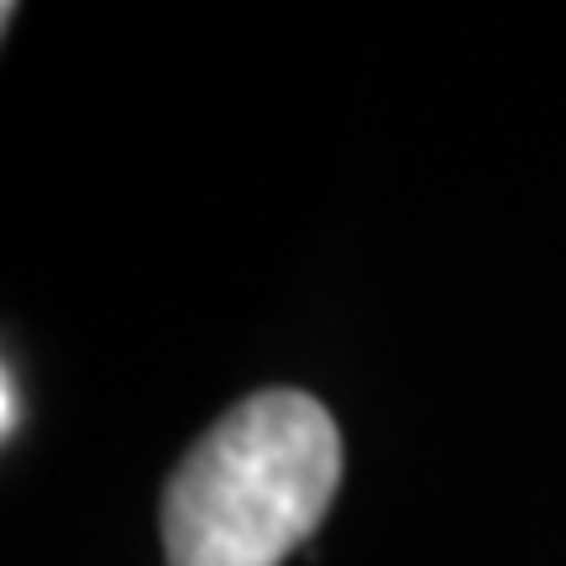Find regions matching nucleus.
<instances>
[{
  "label": "nucleus",
  "instance_id": "2",
  "mask_svg": "<svg viewBox=\"0 0 566 566\" xmlns=\"http://www.w3.org/2000/svg\"><path fill=\"white\" fill-rule=\"evenodd\" d=\"M17 415H21V394H17V373L6 367V378H0V436L11 441L17 436Z\"/></svg>",
  "mask_w": 566,
  "mask_h": 566
},
{
  "label": "nucleus",
  "instance_id": "1",
  "mask_svg": "<svg viewBox=\"0 0 566 566\" xmlns=\"http://www.w3.org/2000/svg\"><path fill=\"white\" fill-rule=\"evenodd\" d=\"M342 483V436L321 399L263 388L226 409L163 488L168 566H283Z\"/></svg>",
  "mask_w": 566,
  "mask_h": 566
}]
</instances>
